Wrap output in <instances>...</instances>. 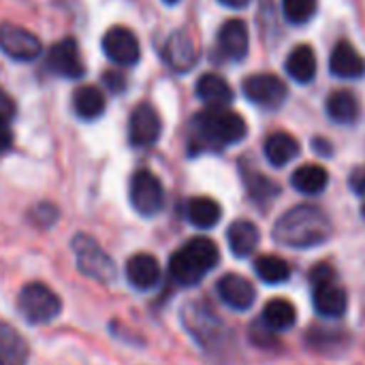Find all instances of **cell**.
I'll use <instances>...</instances> for the list:
<instances>
[{"label": "cell", "instance_id": "ba28073f", "mask_svg": "<svg viewBox=\"0 0 365 365\" xmlns=\"http://www.w3.org/2000/svg\"><path fill=\"white\" fill-rule=\"evenodd\" d=\"M128 197H130L133 210L145 218L160 214V210L165 207V188L160 180L148 169H139L133 173Z\"/></svg>", "mask_w": 365, "mask_h": 365}, {"label": "cell", "instance_id": "603a6c76", "mask_svg": "<svg viewBox=\"0 0 365 365\" xmlns=\"http://www.w3.org/2000/svg\"><path fill=\"white\" fill-rule=\"evenodd\" d=\"M229 248L237 259H246L259 246V229L250 220H235L227 231Z\"/></svg>", "mask_w": 365, "mask_h": 365}, {"label": "cell", "instance_id": "d590c367", "mask_svg": "<svg viewBox=\"0 0 365 365\" xmlns=\"http://www.w3.org/2000/svg\"><path fill=\"white\" fill-rule=\"evenodd\" d=\"M349 186L353 188V192H355V195L365 197V165L357 167V169L351 173V178H349Z\"/></svg>", "mask_w": 365, "mask_h": 365}, {"label": "cell", "instance_id": "484cf974", "mask_svg": "<svg viewBox=\"0 0 365 365\" xmlns=\"http://www.w3.org/2000/svg\"><path fill=\"white\" fill-rule=\"evenodd\" d=\"M327 115L338 124H353L359 118L357 96L349 90H336L327 96Z\"/></svg>", "mask_w": 365, "mask_h": 365}, {"label": "cell", "instance_id": "30bf717a", "mask_svg": "<svg viewBox=\"0 0 365 365\" xmlns=\"http://www.w3.org/2000/svg\"><path fill=\"white\" fill-rule=\"evenodd\" d=\"M45 68L51 75L64 77V79H81L86 75V64L79 53V45L73 36L60 38L47 49Z\"/></svg>", "mask_w": 365, "mask_h": 365}, {"label": "cell", "instance_id": "3957f363", "mask_svg": "<svg viewBox=\"0 0 365 365\" xmlns=\"http://www.w3.org/2000/svg\"><path fill=\"white\" fill-rule=\"evenodd\" d=\"M220 261L216 242L207 237L188 240L169 259V276L180 287H197Z\"/></svg>", "mask_w": 365, "mask_h": 365}, {"label": "cell", "instance_id": "e575fe53", "mask_svg": "<svg viewBox=\"0 0 365 365\" xmlns=\"http://www.w3.org/2000/svg\"><path fill=\"white\" fill-rule=\"evenodd\" d=\"M13 145V128H11V118L0 115V154L11 150Z\"/></svg>", "mask_w": 365, "mask_h": 365}, {"label": "cell", "instance_id": "7a4b0ae2", "mask_svg": "<svg viewBox=\"0 0 365 365\" xmlns=\"http://www.w3.org/2000/svg\"><path fill=\"white\" fill-rule=\"evenodd\" d=\"M329 237H331V222L327 214L314 205H299L289 210L274 227L276 244L297 250L321 246Z\"/></svg>", "mask_w": 365, "mask_h": 365}, {"label": "cell", "instance_id": "7c38bea8", "mask_svg": "<svg viewBox=\"0 0 365 365\" xmlns=\"http://www.w3.org/2000/svg\"><path fill=\"white\" fill-rule=\"evenodd\" d=\"M244 94L250 103L267 109H276L284 103L289 88L287 83L272 73H257L244 79Z\"/></svg>", "mask_w": 365, "mask_h": 365}, {"label": "cell", "instance_id": "9c48e42d", "mask_svg": "<svg viewBox=\"0 0 365 365\" xmlns=\"http://www.w3.org/2000/svg\"><path fill=\"white\" fill-rule=\"evenodd\" d=\"M101 47L107 60L113 62L115 66H135L141 60L139 38L126 26H111L105 32Z\"/></svg>", "mask_w": 365, "mask_h": 365}, {"label": "cell", "instance_id": "7402d4cb", "mask_svg": "<svg viewBox=\"0 0 365 365\" xmlns=\"http://www.w3.org/2000/svg\"><path fill=\"white\" fill-rule=\"evenodd\" d=\"M107 101L101 88L96 86H79L73 92V109L81 120H96L105 113Z\"/></svg>", "mask_w": 365, "mask_h": 365}, {"label": "cell", "instance_id": "44dd1931", "mask_svg": "<svg viewBox=\"0 0 365 365\" xmlns=\"http://www.w3.org/2000/svg\"><path fill=\"white\" fill-rule=\"evenodd\" d=\"M184 214H186V220L192 227H197V229H212V227H216L220 222L222 210L210 197H192V199L186 201Z\"/></svg>", "mask_w": 365, "mask_h": 365}, {"label": "cell", "instance_id": "d6986e66", "mask_svg": "<svg viewBox=\"0 0 365 365\" xmlns=\"http://www.w3.org/2000/svg\"><path fill=\"white\" fill-rule=\"evenodd\" d=\"M30 346L26 338L11 325L0 323V365H26Z\"/></svg>", "mask_w": 365, "mask_h": 365}, {"label": "cell", "instance_id": "ac0fdd59", "mask_svg": "<svg viewBox=\"0 0 365 365\" xmlns=\"http://www.w3.org/2000/svg\"><path fill=\"white\" fill-rule=\"evenodd\" d=\"M329 68L340 79H357L365 73V60L349 41H340L331 51Z\"/></svg>", "mask_w": 365, "mask_h": 365}, {"label": "cell", "instance_id": "ab89813d", "mask_svg": "<svg viewBox=\"0 0 365 365\" xmlns=\"http://www.w3.org/2000/svg\"><path fill=\"white\" fill-rule=\"evenodd\" d=\"M167 4H175V2H180V0H165Z\"/></svg>", "mask_w": 365, "mask_h": 365}, {"label": "cell", "instance_id": "f546056e", "mask_svg": "<svg viewBox=\"0 0 365 365\" xmlns=\"http://www.w3.org/2000/svg\"><path fill=\"white\" fill-rule=\"evenodd\" d=\"M255 272L267 284H282V282H287L291 278L289 263L284 259H280V257H274V255L259 257L255 261Z\"/></svg>", "mask_w": 365, "mask_h": 365}, {"label": "cell", "instance_id": "52a82bcc", "mask_svg": "<svg viewBox=\"0 0 365 365\" xmlns=\"http://www.w3.org/2000/svg\"><path fill=\"white\" fill-rule=\"evenodd\" d=\"M314 310L325 319H340L346 312V291L336 282V274L327 263L317 265L310 272Z\"/></svg>", "mask_w": 365, "mask_h": 365}, {"label": "cell", "instance_id": "f35d334b", "mask_svg": "<svg viewBox=\"0 0 365 365\" xmlns=\"http://www.w3.org/2000/svg\"><path fill=\"white\" fill-rule=\"evenodd\" d=\"M218 2L229 6V9H244V6H248L250 0H218Z\"/></svg>", "mask_w": 365, "mask_h": 365}, {"label": "cell", "instance_id": "8d00e7d4", "mask_svg": "<svg viewBox=\"0 0 365 365\" xmlns=\"http://www.w3.org/2000/svg\"><path fill=\"white\" fill-rule=\"evenodd\" d=\"M0 115H6V118L15 115V103L4 90H0Z\"/></svg>", "mask_w": 365, "mask_h": 365}, {"label": "cell", "instance_id": "74e56055", "mask_svg": "<svg viewBox=\"0 0 365 365\" xmlns=\"http://www.w3.org/2000/svg\"><path fill=\"white\" fill-rule=\"evenodd\" d=\"M312 148H314L317 152L325 154V156H329V154H331V145H329L325 139H314V141H312Z\"/></svg>", "mask_w": 365, "mask_h": 365}, {"label": "cell", "instance_id": "8992f818", "mask_svg": "<svg viewBox=\"0 0 365 365\" xmlns=\"http://www.w3.org/2000/svg\"><path fill=\"white\" fill-rule=\"evenodd\" d=\"M71 248H73V255L77 261V269L83 276H88L96 282H103V284H111L118 278V267H115L113 259L101 248V244L94 237L79 233L73 237Z\"/></svg>", "mask_w": 365, "mask_h": 365}, {"label": "cell", "instance_id": "2e32d148", "mask_svg": "<svg viewBox=\"0 0 365 365\" xmlns=\"http://www.w3.org/2000/svg\"><path fill=\"white\" fill-rule=\"evenodd\" d=\"M250 36L242 19H229L218 30V49L227 60L240 62L248 56Z\"/></svg>", "mask_w": 365, "mask_h": 365}, {"label": "cell", "instance_id": "4fadbf2b", "mask_svg": "<svg viewBox=\"0 0 365 365\" xmlns=\"http://www.w3.org/2000/svg\"><path fill=\"white\" fill-rule=\"evenodd\" d=\"M163 122L158 111L150 103H141L128 118V141L135 148H150L160 139Z\"/></svg>", "mask_w": 365, "mask_h": 365}, {"label": "cell", "instance_id": "cb8c5ba5", "mask_svg": "<svg viewBox=\"0 0 365 365\" xmlns=\"http://www.w3.org/2000/svg\"><path fill=\"white\" fill-rule=\"evenodd\" d=\"M287 73L299 83H310L317 77L314 49L310 45H297L287 58Z\"/></svg>", "mask_w": 365, "mask_h": 365}, {"label": "cell", "instance_id": "d4e9b609", "mask_svg": "<svg viewBox=\"0 0 365 365\" xmlns=\"http://www.w3.org/2000/svg\"><path fill=\"white\" fill-rule=\"evenodd\" d=\"M263 150L274 167H284L299 154V141L289 133H274L265 139Z\"/></svg>", "mask_w": 365, "mask_h": 365}, {"label": "cell", "instance_id": "e0dca14e", "mask_svg": "<svg viewBox=\"0 0 365 365\" xmlns=\"http://www.w3.org/2000/svg\"><path fill=\"white\" fill-rule=\"evenodd\" d=\"M126 280L137 291H152L160 282V265L156 257L148 252H139L126 261Z\"/></svg>", "mask_w": 365, "mask_h": 365}, {"label": "cell", "instance_id": "9a60e30c", "mask_svg": "<svg viewBox=\"0 0 365 365\" xmlns=\"http://www.w3.org/2000/svg\"><path fill=\"white\" fill-rule=\"evenodd\" d=\"M216 293L222 299V304H227L231 310H237V312L250 310L257 299V291H255L252 282L240 274L222 276L216 284Z\"/></svg>", "mask_w": 365, "mask_h": 365}, {"label": "cell", "instance_id": "ffe728a7", "mask_svg": "<svg viewBox=\"0 0 365 365\" xmlns=\"http://www.w3.org/2000/svg\"><path fill=\"white\" fill-rule=\"evenodd\" d=\"M197 96L207 107H227L233 101V90L225 77L216 73H205L197 81Z\"/></svg>", "mask_w": 365, "mask_h": 365}, {"label": "cell", "instance_id": "d6a6232c", "mask_svg": "<svg viewBox=\"0 0 365 365\" xmlns=\"http://www.w3.org/2000/svg\"><path fill=\"white\" fill-rule=\"evenodd\" d=\"M103 83H105L111 92H115V94H120V92L126 90V77L120 73V68L105 71V73H103Z\"/></svg>", "mask_w": 365, "mask_h": 365}, {"label": "cell", "instance_id": "5bb4252c", "mask_svg": "<svg viewBox=\"0 0 365 365\" xmlns=\"http://www.w3.org/2000/svg\"><path fill=\"white\" fill-rule=\"evenodd\" d=\"M163 58L173 73H188L199 60V47L190 32L175 30L163 47Z\"/></svg>", "mask_w": 365, "mask_h": 365}, {"label": "cell", "instance_id": "4316f807", "mask_svg": "<svg viewBox=\"0 0 365 365\" xmlns=\"http://www.w3.org/2000/svg\"><path fill=\"white\" fill-rule=\"evenodd\" d=\"M263 325L267 329L276 331H287L295 325L297 321V310L291 302L287 299H272L265 308H263V317H261Z\"/></svg>", "mask_w": 365, "mask_h": 365}, {"label": "cell", "instance_id": "f1b7e54d", "mask_svg": "<svg viewBox=\"0 0 365 365\" xmlns=\"http://www.w3.org/2000/svg\"><path fill=\"white\" fill-rule=\"evenodd\" d=\"M244 182L250 199L259 205H267L280 195V186L259 171H244Z\"/></svg>", "mask_w": 365, "mask_h": 365}, {"label": "cell", "instance_id": "1f68e13d", "mask_svg": "<svg viewBox=\"0 0 365 365\" xmlns=\"http://www.w3.org/2000/svg\"><path fill=\"white\" fill-rule=\"evenodd\" d=\"M58 216H60V212H58V207L53 203H38V205H34L30 210V220L36 227H41V229L53 227L56 220H58Z\"/></svg>", "mask_w": 365, "mask_h": 365}, {"label": "cell", "instance_id": "5b68a950", "mask_svg": "<svg viewBox=\"0 0 365 365\" xmlns=\"http://www.w3.org/2000/svg\"><path fill=\"white\" fill-rule=\"evenodd\" d=\"M17 310L30 325H47L62 312V302L56 291L43 282H28L17 295Z\"/></svg>", "mask_w": 365, "mask_h": 365}, {"label": "cell", "instance_id": "4dcf8cb0", "mask_svg": "<svg viewBox=\"0 0 365 365\" xmlns=\"http://www.w3.org/2000/svg\"><path fill=\"white\" fill-rule=\"evenodd\" d=\"M319 9V0H282L284 17L291 24H306L314 17Z\"/></svg>", "mask_w": 365, "mask_h": 365}, {"label": "cell", "instance_id": "836d02e7", "mask_svg": "<svg viewBox=\"0 0 365 365\" xmlns=\"http://www.w3.org/2000/svg\"><path fill=\"white\" fill-rule=\"evenodd\" d=\"M250 334H252V342H257L259 346H267V344H272V342H274V331H272V329H267V327L263 325V321L255 323Z\"/></svg>", "mask_w": 365, "mask_h": 365}, {"label": "cell", "instance_id": "60d3db41", "mask_svg": "<svg viewBox=\"0 0 365 365\" xmlns=\"http://www.w3.org/2000/svg\"><path fill=\"white\" fill-rule=\"evenodd\" d=\"M361 212H364V218H365V201H364V207H361Z\"/></svg>", "mask_w": 365, "mask_h": 365}, {"label": "cell", "instance_id": "277c9868", "mask_svg": "<svg viewBox=\"0 0 365 365\" xmlns=\"http://www.w3.org/2000/svg\"><path fill=\"white\" fill-rule=\"evenodd\" d=\"M182 323L203 351H218L225 344L227 327L203 302H190L182 310Z\"/></svg>", "mask_w": 365, "mask_h": 365}, {"label": "cell", "instance_id": "83f0119b", "mask_svg": "<svg viewBox=\"0 0 365 365\" xmlns=\"http://www.w3.org/2000/svg\"><path fill=\"white\" fill-rule=\"evenodd\" d=\"M291 184H293L295 190H299L304 195H319V192H323L327 188L329 173L321 165H304L293 173Z\"/></svg>", "mask_w": 365, "mask_h": 365}, {"label": "cell", "instance_id": "6da1fadb", "mask_svg": "<svg viewBox=\"0 0 365 365\" xmlns=\"http://www.w3.org/2000/svg\"><path fill=\"white\" fill-rule=\"evenodd\" d=\"M248 133L244 118L227 107H207L192 118L190 124V152L220 150L240 143Z\"/></svg>", "mask_w": 365, "mask_h": 365}, {"label": "cell", "instance_id": "8fae6325", "mask_svg": "<svg viewBox=\"0 0 365 365\" xmlns=\"http://www.w3.org/2000/svg\"><path fill=\"white\" fill-rule=\"evenodd\" d=\"M0 49L17 62H32L41 56L43 43L28 28L4 21L0 24Z\"/></svg>", "mask_w": 365, "mask_h": 365}]
</instances>
